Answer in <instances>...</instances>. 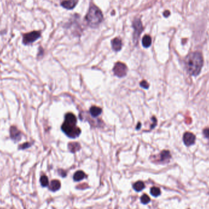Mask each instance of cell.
Segmentation results:
<instances>
[{
    "instance_id": "18",
    "label": "cell",
    "mask_w": 209,
    "mask_h": 209,
    "mask_svg": "<svg viewBox=\"0 0 209 209\" xmlns=\"http://www.w3.org/2000/svg\"><path fill=\"white\" fill-rule=\"evenodd\" d=\"M150 193H151V194L153 196L157 197L160 194H161V192H160V190L158 188H157V187H152L150 189Z\"/></svg>"
},
{
    "instance_id": "25",
    "label": "cell",
    "mask_w": 209,
    "mask_h": 209,
    "mask_svg": "<svg viewBox=\"0 0 209 209\" xmlns=\"http://www.w3.org/2000/svg\"><path fill=\"white\" fill-rule=\"evenodd\" d=\"M169 14H170V12L168 11H166L164 12V17H168L169 15Z\"/></svg>"
},
{
    "instance_id": "13",
    "label": "cell",
    "mask_w": 209,
    "mask_h": 209,
    "mask_svg": "<svg viewBox=\"0 0 209 209\" xmlns=\"http://www.w3.org/2000/svg\"><path fill=\"white\" fill-rule=\"evenodd\" d=\"M102 112V109L99 107H97V106H92L90 108V113L91 116L94 118L98 117L99 115H100Z\"/></svg>"
},
{
    "instance_id": "22",
    "label": "cell",
    "mask_w": 209,
    "mask_h": 209,
    "mask_svg": "<svg viewBox=\"0 0 209 209\" xmlns=\"http://www.w3.org/2000/svg\"><path fill=\"white\" fill-rule=\"evenodd\" d=\"M31 146V145L30 144V143H25L22 144L21 146H20L18 147V148H19L20 149H26L30 148Z\"/></svg>"
},
{
    "instance_id": "2",
    "label": "cell",
    "mask_w": 209,
    "mask_h": 209,
    "mask_svg": "<svg viewBox=\"0 0 209 209\" xmlns=\"http://www.w3.org/2000/svg\"><path fill=\"white\" fill-rule=\"evenodd\" d=\"M76 118L72 113H67L65 116V120L61 126V129L66 134L71 138H76L80 136L81 130L76 125Z\"/></svg>"
},
{
    "instance_id": "12",
    "label": "cell",
    "mask_w": 209,
    "mask_h": 209,
    "mask_svg": "<svg viewBox=\"0 0 209 209\" xmlns=\"http://www.w3.org/2000/svg\"><path fill=\"white\" fill-rule=\"evenodd\" d=\"M171 158L170 152L168 150H163L160 155V162H167Z\"/></svg>"
},
{
    "instance_id": "5",
    "label": "cell",
    "mask_w": 209,
    "mask_h": 209,
    "mask_svg": "<svg viewBox=\"0 0 209 209\" xmlns=\"http://www.w3.org/2000/svg\"><path fill=\"white\" fill-rule=\"evenodd\" d=\"M41 32L40 31H32L29 33H27L23 35V43L25 45H28L36 40H37L41 37Z\"/></svg>"
},
{
    "instance_id": "15",
    "label": "cell",
    "mask_w": 209,
    "mask_h": 209,
    "mask_svg": "<svg viewBox=\"0 0 209 209\" xmlns=\"http://www.w3.org/2000/svg\"><path fill=\"white\" fill-rule=\"evenodd\" d=\"M142 44H143V46L145 48L149 47L152 44L151 37L149 35L144 36L142 39Z\"/></svg>"
},
{
    "instance_id": "11",
    "label": "cell",
    "mask_w": 209,
    "mask_h": 209,
    "mask_svg": "<svg viewBox=\"0 0 209 209\" xmlns=\"http://www.w3.org/2000/svg\"><path fill=\"white\" fill-rule=\"evenodd\" d=\"M60 188H61V183L58 180H52L49 185V189L52 192H56L60 190Z\"/></svg>"
},
{
    "instance_id": "6",
    "label": "cell",
    "mask_w": 209,
    "mask_h": 209,
    "mask_svg": "<svg viewBox=\"0 0 209 209\" xmlns=\"http://www.w3.org/2000/svg\"><path fill=\"white\" fill-rule=\"evenodd\" d=\"M127 72L128 68L126 65L120 62H117L113 68V72L114 75L119 78L125 76L127 75Z\"/></svg>"
},
{
    "instance_id": "21",
    "label": "cell",
    "mask_w": 209,
    "mask_h": 209,
    "mask_svg": "<svg viewBox=\"0 0 209 209\" xmlns=\"http://www.w3.org/2000/svg\"><path fill=\"white\" fill-rule=\"evenodd\" d=\"M140 86H141L142 88H143L144 89H146V90H148V89L149 88V83H148L146 81H145V80H143V81L140 83Z\"/></svg>"
},
{
    "instance_id": "1",
    "label": "cell",
    "mask_w": 209,
    "mask_h": 209,
    "mask_svg": "<svg viewBox=\"0 0 209 209\" xmlns=\"http://www.w3.org/2000/svg\"><path fill=\"white\" fill-rule=\"evenodd\" d=\"M188 72L190 75L197 76L201 72L204 60L202 54L196 51L189 54L185 60Z\"/></svg>"
},
{
    "instance_id": "3",
    "label": "cell",
    "mask_w": 209,
    "mask_h": 209,
    "mask_svg": "<svg viewBox=\"0 0 209 209\" xmlns=\"http://www.w3.org/2000/svg\"><path fill=\"white\" fill-rule=\"evenodd\" d=\"M85 19L90 27L95 28L102 23L104 20V15L96 6L91 5Z\"/></svg>"
},
{
    "instance_id": "16",
    "label": "cell",
    "mask_w": 209,
    "mask_h": 209,
    "mask_svg": "<svg viewBox=\"0 0 209 209\" xmlns=\"http://www.w3.org/2000/svg\"><path fill=\"white\" fill-rule=\"evenodd\" d=\"M85 174L83 171H78L77 172H76L74 174V180L76 182L80 181L81 180L83 179L85 177Z\"/></svg>"
},
{
    "instance_id": "23",
    "label": "cell",
    "mask_w": 209,
    "mask_h": 209,
    "mask_svg": "<svg viewBox=\"0 0 209 209\" xmlns=\"http://www.w3.org/2000/svg\"><path fill=\"white\" fill-rule=\"evenodd\" d=\"M203 133L204 136L209 140V129H206L204 130Z\"/></svg>"
},
{
    "instance_id": "20",
    "label": "cell",
    "mask_w": 209,
    "mask_h": 209,
    "mask_svg": "<svg viewBox=\"0 0 209 209\" xmlns=\"http://www.w3.org/2000/svg\"><path fill=\"white\" fill-rule=\"evenodd\" d=\"M150 201V197L147 194H143L141 196V202L143 204H148L149 202Z\"/></svg>"
},
{
    "instance_id": "7",
    "label": "cell",
    "mask_w": 209,
    "mask_h": 209,
    "mask_svg": "<svg viewBox=\"0 0 209 209\" xmlns=\"http://www.w3.org/2000/svg\"><path fill=\"white\" fill-rule=\"evenodd\" d=\"M195 139H196V136H194V134L190 132L185 133L183 137V143L187 146L193 145L195 142Z\"/></svg>"
},
{
    "instance_id": "4",
    "label": "cell",
    "mask_w": 209,
    "mask_h": 209,
    "mask_svg": "<svg viewBox=\"0 0 209 209\" xmlns=\"http://www.w3.org/2000/svg\"><path fill=\"white\" fill-rule=\"evenodd\" d=\"M133 27L134 28V41L136 44L138 42V40L143 31V27L141 23L140 18H135L133 22Z\"/></svg>"
},
{
    "instance_id": "8",
    "label": "cell",
    "mask_w": 209,
    "mask_h": 209,
    "mask_svg": "<svg viewBox=\"0 0 209 209\" xmlns=\"http://www.w3.org/2000/svg\"><path fill=\"white\" fill-rule=\"evenodd\" d=\"M10 135L11 138L15 142H18L22 139V133L15 126H12L10 129Z\"/></svg>"
},
{
    "instance_id": "14",
    "label": "cell",
    "mask_w": 209,
    "mask_h": 209,
    "mask_svg": "<svg viewBox=\"0 0 209 209\" xmlns=\"http://www.w3.org/2000/svg\"><path fill=\"white\" fill-rule=\"evenodd\" d=\"M68 148L72 153H75L81 148V146L78 143H70L68 144Z\"/></svg>"
},
{
    "instance_id": "10",
    "label": "cell",
    "mask_w": 209,
    "mask_h": 209,
    "mask_svg": "<svg viewBox=\"0 0 209 209\" xmlns=\"http://www.w3.org/2000/svg\"><path fill=\"white\" fill-rule=\"evenodd\" d=\"M111 45L114 51H119L121 50L122 46L121 39L118 37L113 39L111 41Z\"/></svg>"
},
{
    "instance_id": "17",
    "label": "cell",
    "mask_w": 209,
    "mask_h": 209,
    "mask_svg": "<svg viewBox=\"0 0 209 209\" xmlns=\"http://www.w3.org/2000/svg\"><path fill=\"white\" fill-rule=\"evenodd\" d=\"M133 187L136 192H141L145 188V185L143 182L138 181L134 183Z\"/></svg>"
},
{
    "instance_id": "9",
    "label": "cell",
    "mask_w": 209,
    "mask_h": 209,
    "mask_svg": "<svg viewBox=\"0 0 209 209\" xmlns=\"http://www.w3.org/2000/svg\"><path fill=\"white\" fill-rule=\"evenodd\" d=\"M78 0H64L61 2V6L68 10L74 9L78 3Z\"/></svg>"
},
{
    "instance_id": "26",
    "label": "cell",
    "mask_w": 209,
    "mask_h": 209,
    "mask_svg": "<svg viewBox=\"0 0 209 209\" xmlns=\"http://www.w3.org/2000/svg\"><path fill=\"white\" fill-rule=\"evenodd\" d=\"M140 128H141V123H138V126H137V127H136V129L138 130V129H139Z\"/></svg>"
},
{
    "instance_id": "24",
    "label": "cell",
    "mask_w": 209,
    "mask_h": 209,
    "mask_svg": "<svg viewBox=\"0 0 209 209\" xmlns=\"http://www.w3.org/2000/svg\"><path fill=\"white\" fill-rule=\"evenodd\" d=\"M59 174H60V175L62 176V177H66V173L64 171H63V170H62V169H61V170H59Z\"/></svg>"
},
{
    "instance_id": "19",
    "label": "cell",
    "mask_w": 209,
    "mask_h": 209,
    "mask_svg": "<svg viewBox=\"0 0 209 209\" xmlns=\"http://www.w3.org/2000/svg\"><path fill=\"white\" fill-rule=\"evenodd\" d=\"M40 181H41V183L42 187H46L48 186V183H49L48 179V177L46 176H42L41 177Z\"/></svg>"
}]
</instances>
